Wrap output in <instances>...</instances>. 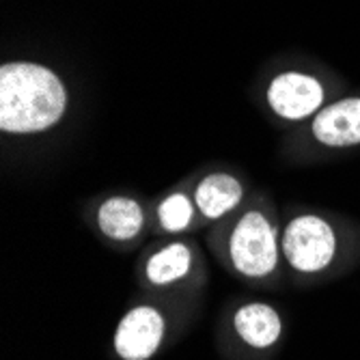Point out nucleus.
I'll return each instance as SVG.
<instances>
[{
  "label": "nucleus",
  "mask_w": 360,
  "mask_h": 360,
  "mask_svg": "<svg viewBox=\"0 0 360 360\" xmlns=\"http://www.w3.org/2000/svg\"><path fill=\"white\" fill-rule=\"evenodd\" d=\"M68 108L63 82L44 65L7 63L0 70V129L9 134L46 132Z\"/></svg>",
  "instance_id": "nucleus-1"
},
{
  "label": "nucleus",
  "mask_w": 360,
  "mask_h": 360,
  "mask_svg": "<svg viewBox=\"0 0 360 360\" xmlns=\"http://www.w3.org/2000/svg\"><path fill=\"white\" fill-rule=\"evenodd\" d=\"M224 266L252 285H270L283 266L281 229L261 210H248L214 238Z\"/></svg>",
  "instance_id": "nucleus-2"
},
{
  "label": "nucleus",
  "mask_w": 360,
  "mask_h": 360,
  "mask_svg": "<svg viewBox=\"0 0 360 360\" xmlns=\"http://www.w3.org/2000/svg\"><path fill=\"white\" fill-rule=\"evenodd\" d=\"M281 252L287 272L300 278H315L335 266L339 236L326 218L300 214L281 229Z\"/></svg>",
  "instance_id": "nucleus-3"
},
{
  "label": "nucleus",
  "mask_w": 360,
  "mask_h": 360,
  "mask_svg": "<svg viewBox=\"0 0 360 360\" xmlns=\"http://www.w3.org/2000/svg\"><path fill=\"white\" fill-rule=\"evenodd\" d=\"M171 315L158 302L129 307L112 333V352L119 360H151L169 339Z\"/></svg>",
  "instance_id": "nucleus-4"
},
{
  "label": "nucleus",
  "mask_w": 360,
  "mask_h": 360,
  "mask_svg": "<svg viewBox=\"0 0 360 360\" xmlns=\"http://www.w3.org/2000/svg\"><path fill=\"white\" fill-rule=\"evenodd\" d=\"M196 248L184 240H173L153 248L141 264V278L153 291L188 289L199 274Z\"/></svg>",
  "instance_id": "nucleus-5"
},
{
  "label": "nucleus",
  "mask_w": 360,
  "mask_h": 360,
  "mask_svg": "<svg viewBox=\"0 0 360 360\" xmlns=\"http://www.w3.org/2000/svg\"><path fill=\"white\" fill-rule=\"evenodd\" d=\"M233 339L250 354H270L283 339V315L276 307L248 300L233 309L229 317Z\"/></svg>",
  "instance_id": "nucleus-6"
},
{
  "label": "nucleus",
  "mask_w": 360,
  "mask_h": 360,
  "mask_svg": "<svg viewBox=\"0 0 360 360\" xmlns=\"http://www.w3.org/2000/svg\"><path fill=\"white\" fill-rule=\"evenodd\" d=\"M268 102L272 110L289 121H300L317 112L323 102L321 84L307 74H281L268 89Z\"/></svg>",
  "instance_id": "nucleus-7"
},
{
  "label": "nucleus",
  "mask_w": 360,
  "mask_h": 360,
  "mask_svg": "<svg viewBox=\"0 0 360 360\" xmlns=\"http://www.w3.org/2000/svg\"><path fill=\"white\" fill-rule=\"evenodd\" d=\"M313 136L326 147L360 145V97L341 100L317 112Z\"/></svg>",
  "instance_id": "nucleus-8"
},
{
  "label": "nucleus",
  "mask_w": 360,
  "mask_h": 360,
  "mask_svg": "<svg viewBox=\"0 0 360 360\" xmlns=\"http://www.w3.org/2000/svg\"><path fill=\"white\" fill-rule=\"evenodd\" d=\"M100 233L115 244H132L145 229V212L139 201L129 196H110L95 214Z\"/></svg>",
  "instance_id": "nucleus-9"
},
{
  "label": "nucleus",
  "mask_w": 360,
  "mask_h": 360,
  "mask_svg": "<svg viewBox=\"0 0 360 360\" xmlns=\"http://www.w3.org/2000/svg\"><path fill=\"white\" fill-rule=\"evenodd\" d=\"M244 188L229 173H212L194 190V205L205 220H222L242 203Z\"/></svg>",
  "instance_id": "nucleus-10"
},
{
  "label": "nucleus",
  "mask_w": 360,
  "mask_h": 360,
  "mask_svg": "<svg viewBox=\"0 0 360 360\" xmlns=\"http://www.w3.org/2000/svg\"><path fill=\"white\" fill-rule=\"evenodd\" d=\"M196 212L199 210L194 205V199L175 192L158 205V226L162 229V233L169 236L186 233L194 222Z\"/></svg>",
  "instance_id": "nucleus-11"
}]
</instances>
